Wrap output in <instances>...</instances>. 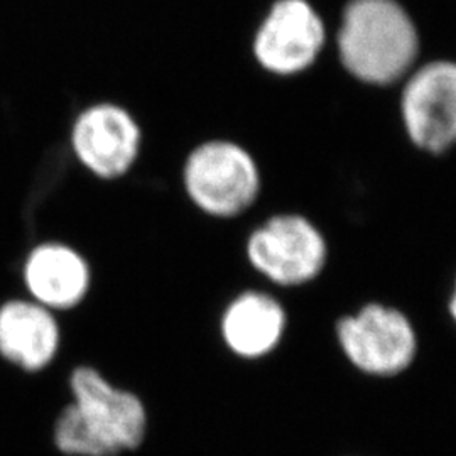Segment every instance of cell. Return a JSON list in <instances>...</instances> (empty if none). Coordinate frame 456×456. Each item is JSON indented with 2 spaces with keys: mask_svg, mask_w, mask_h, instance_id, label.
I'll return each instance as SVG.
<instances>
[{
  "mask_svg": "<svg viewBox=\"0 0 456 456\" xmlns=\"http://www.w3.org/2000/svg\"><path fill=\"white\" fill-rule=\"evenodd\" d=\"M286 323L276 299L264 293L240 294L222 318V335L228 348L244 359H257L276 346Z\"/></svg>",
  "mask_w": 456,
  "mask_h": 456,
  "instance_id": "cell-11",
  "label": "cell"
},
{
  "mask_svg": "<svg viewBox=\"0 0 456 456\" xmlns=\"http://www.w3.org/2000/svg\"><path fill=\"white\" fill-rule=\"evenodd\" d=\"M450 310H452V314H453V318H455L456 322V286L455 294H453V299H452V305H450Z\"/></svg>",
  "mask_w": 456,
  "mask_h": 456,
  "instance_id": "cell-12",
  "label": "cell"
},
{
  "mask_svg": "<svg viewBox=\"0 0 456 456\" xmlns=\"http://www.w3.org/2000/svg\"><path fill=\"white\" fill-rule=\"evenodd\" d=\"M418 33L395 0H352L338 33L342 63L355 78L389 85L406 75L418 56Z\"/></svg>",
  "mask_w": 456,
  "mask_h": 456,
  "instance_id": "cell-2",
  "label": "cell"
},
{
  "mask_svg": "<svg viewBox=\"0 0 456 456\" xmlns=\"http://www.w3.org/2000/svg\"><path fill=\"white\" fill-rule=\"evenodd\" d=\"M68 389L71 401L53 424L61 455L120 456L144 444L149 412L135 392L115 386L92 365L75 367Z\"/></svg>",
  "mask_w": 456,
  "mask_h": 456,
  "instance_id": "cell-1",
  "label": "cell"
},
{
  "mask_svg": "<svg viewBox=\"0 0 456 456\" xmlns=\"http://www.w3.org/2000/svg\"><path fill=\"white\" fill-rule=\"evenodd\" d=\"M22 281L29 297L60 313L78 308L92 288V267L71 245L45 242L28 254Z\"/></svg>",
  "mask_w": 456,
  "mask_h": 456,
  "instance_id": "cell-10",
  "label": "cell"
},
{
  "mask_svg": "<svg viewBox=\"0 0 456 456\" xmlns=\"http://www.w3.org/2000/svg\"><path fill=\"white\" fill-rule=\"evenodd\" d=\"M247 256L259 273L277 284H303L325 265V239L306 218L281 215L248 237Z\"/></svg>",
  "mask_w": 456,
  "mask_h": 456,
  "instance_id": "cell-5",
  "label": "cell"
},
{
  "mask_svg": "<svg viewBox=\"0 0 456 456\" xmlns=\"http://www.w3.org/2000/svg\"><path fill=\"white\" fill-rule=\"evenodd\" d=\"M323 43V20L306 0H279L256 34L254 54L267 71L294 75L313 65Z\"/></svg>",
  "mask_w": 456,
  "mask_h": 456,
  "instance_id": "cell-8",
  "label": "cell"
},
{
  "mask_svg": "<svg viewBox=\"0 0 456 456\" xmlns=\"http://www.w3.org/2000/svg\"><path fill=\"white\" fill-rule=\"evenodd\" d=\"M142 131L122 105L100 102L75 118L71 149L86 171L100 180H118L137 161Z\"/></svg>",
  "mask_w": 456,
  "mask_h": 456,
  "instance_id": "cell-4",
  "label": "cell"
},
{
  "mask_svg": "<svg viewBox=\"0 0 456 456\" xmlns=\"http://www.w3.org/2000/svg\"><path fill=\"white\" fill-rule=\"evenodd\" d=\"M183 183L186 195L201 212L220 218L245 212L261 188L254 158L230 141L196 146L186 158Z\"/></svg>",
  "mask_w": 456,
  "mask_h": 456,
  "instance_id": "cell-3",
  "label": "cell"
},
{
  "mask_svg": "<svg viewBox=\"0 0 456 456\" xmlns=\"http://www.w3.org/2000/svg\"><path fill=\"white\" fill-rule=\"evenodd\" d=\"M61 326L54 311L31 297L0 305V357L26 374H39L58 359Z\"/></svg>",
  "mask_w": 456,
  "mask_h": 456,
  "instance_id": "cell-9",
  "label": "cell"
},
{
  "mask_svg": "<svg viewBox=\"0 0 456 456\" xmlns=\"http://www.w3.org/2000/svg\"><path fill=\"white\" fill-rule=\"evenodd\" d=\"M346 357L369 374L392 375L406 369L414 357L416 337L408 318L379 305L365 306L338 325Z\"/></svg>",
  "mask_w": 456,
  "mask_h": 456,
  "instance_id": "cell-7",
  "label": "cell"
},
{
  "mask_svg": "<svg viewBox=\"0 0 456 456\" xmlns=\"http://www.w3.org/2000/svg\"><path fill=\"white\" fill-rule=\"evenodd\" d=\"M403 117L409 137L429 152L456 142V63L435 61L409 78L403 94Z\"/></svg>",
  "mask_w": 456,
  "mask_h": 456,
  "instance_id": "cell-6",
  "label": "cell"
}]
</instances>
